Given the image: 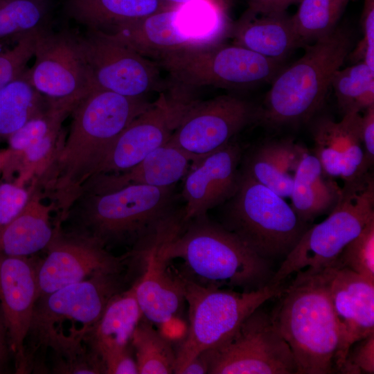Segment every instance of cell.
<instances>
[{"instance_id": "ac0fdd59", "label": "cell", "mask_w": 374, "mask_h": 374, "mask_svg": "<svg viewBox=\"0 0 374 374\" xmlns=\"http://www.w3.org/2000/svg\"><path fill=\"white\" fill-rule=\"evenodd\" d=\"M177 114L166 96L161 93L157 101L132 121L116 138L93 177L123 172L138 164L169 141L177 125Z\"/></svg>"}, {"instance_id": "cb8c5ba5", "label": "cell", "mask_w": 374, "mask_h": 374, "mask_svg": "<svg viewBox=\"0 0 374 374\" xmlns=\"http://www.w3.org/2000/svg\"><path fill=\"white\" fill-rule=\"evenodd\" d=\"M193 161L190 156L168 141L128 170L96 175L86 184L101 188H116L132 184L171 186L185 177Z\"/></svg>"}, {"instance_id": "74e56055", "label": "cell", "mask_w": 374, "mask_h": 374, "mask_svg": "<svg viewBox=\"0 0 374 374\" xmlns=\"http://www.w3.org/2000/svg\"><path fill=\"white\" fill-rule=\"evenodd\" d=\"M52 371L62 374L105 373L100 358L86 344L64 354L51 355Z\"/></svg>"}, {"instance_id": "2e32d148", "label": "cell", "mask_w": 374, "mask_h": 374, "mask_svg": "<svg viewBox=\"0 0 374 374\" xmlns=\"http://www.w3.org/2000/svg\"><path fill=\"white\" fill-rule=\"evenodd\" d=\"M46 257L37 262V299L100 272L124 269L125 254L115 256L98 241L55 225Z\"/></svg>"}, {"instance_id": "5b68a950", "label": "cell", "mask_w": 374, "mask_h": 374, "mask_svg": "<svg viewBox=\"0 0 374 374\" xmlns=\"http://www.w3.org/2000/svg\"><path fill=\"white\" fill-rule=\"evenodd\" d=\"M296 274L271 317L291 349L296 374L334 373L339 332L326 270Z\"/></svg>"}, {"instance_id": "d6986e66", "label": "cell", "mask_w": 374, "mask_h": 374, "mask_svg": "<svg viewBox=\"0 0 374 374\" xmlns=\"http://www.w3.org/2000/svg\"><path fill=\"white\" fill-rule=\"evenodd\" d=\"M37 294V262L0 253V309L17 373H24V344Z\"/></svg>"}, {"instance_id": "b9f144b4", "label": "cell", "mask_w": 374, "mask_h": 374, "mask_svg": "<svg viewBox=\"0 0 374 374\" xmlns=\"http://www.w3.org/2000/svg\"><path fill=\"white\" fill-rule=\"evenodd\" d=\"M362 26L364 37L350 57L355 62H364L374 71V0H364Z\"/></svg>"}, {"instance_id": "83f0119b", "label": "cell", "mask_w": 374, "mask_h": 374, "mask_svg": "<svg viewBox=\"0 0 374 374\" xmlns=\"http://www.w3.org/2000/svg\"><path fill=\"white\" fill-rule=\"evenodd\" d=\"M142 318L134 281L109 301L85 343L102 361L105 356L130 346L133 332Z\"/></svg>"}, {"instance_id": "4316f807", "label": "cell", "mask_w": 374, "mask_h": 374, "mask_svg": "<svg viewBox=\"0 0 374 374\" xmlns=\"http://www.w3.org/2000/svg\"><path fill=\"white\" fill-rule=\"evenodd\" d=\"M176 6L160 0H64L63 10L87 30L111 33L123 24Z\"/></svg>"}, {"instance_id": "f6af8a7d", "label": "cell", "mask_w": 374, "mask_h": 374, "mask_svg": "<svg viewBox=\"0 0 374 374\" xmlns=\"http://www.w3.org/2000/svg\"><path fill=\"white\" fill-rule=\"evenodd\" d=\"M157 326L160 334L172 344L181 341L188 329L187 322L181 316L172 317Z\"/></svg>"}, {"instance_id": "ba28073f", "label": "cell", "mask_w": 374, "mask_h": 374, "mask_svg": "<svg viewBox=\"0 0 374 374\" xmlns=\"http://www.w3.org/2000/svg\"><path fill=\"white\" fill-rule=\"evenodd\" d=\"M283 64L225 42L185 51L157 62L168 73L170 91L166 97L178 108L188 104L193 90L200 87L243 89L271 82L284 67Z\"/></svg>"}, {"instance_id": "e575fe53", "label": "cell", "mask_w": 374, "mask_h": 374, "mask_svg": "<svg viewBox=\"0 0 374 374\" xmlns=\"http://www.w3.org/2000/svg\"><path fill=\"white\" fill-rule=\"evenodd\" d=\"M333 265L349 269L374 283V218L344 247Z\"/></svg>"}, {"instance_id": "836d02e7", "label": "cell", "mask_w": 374, "mask_h": 374, "mask_svg": "<svg viewBox=\"0 0 374 374\" xmlns=\"http://www.w3.org/2000/svg\"><path fill=\"white\" fill-rule=\"evenodd\" d=\"M80 101L50 100L46 107L8 139L11 155H17L56 129L62 127Z\"/></svg>"}, {"instance_id": "681fc988", "label": "cell", "mask_w": 374, "mask_h": 374, "mask_svg": "<svg viewBox=\"0 0 374 374\" xmlns=\"http://www.w3.org/2000/svg\"><path fill=\"white\" fill-rule=\"evenodd\" d=\"M11 154V151L8 148H0V179L3 170L8 161Z\"/></svg>"}, {"instance_id": "603a6c76", "label": "cell", "mask_w": 374, "mask_h": 374, "mask_svg": "<svg viewBox=\"0 0 374 374\" xmlns=\"http://www.w3.org/2000/svg\"><path fill=\"white\" fill-rule=\"evenodd\" d=\"M143 269L134 280L135 296L143 317L158 326L179 316L186 303L184 283L170 262L159 257L155 251L143 257Z\"/></svg>"}, {"instance_id": "9c48e42d", "label": "cell", "mask_w": 374, "mask_h": 374, "mask_svg": "<svg viewBox=\"0 0 374 374\" xmlns=\"http://www.w3.org/2000/svg\"><path fill=\"white\" fill-rule=\"evenodd\" d=\"M227 202L221 224L269 261L284 259L312 225L283 197L242 170L238 188Z\"/></svg>"}, {"instance_id": "52a82bcc", "label": "cell", "mask_w": 374, "mask_h": 374, "mask_svg": "<svg viewBox=\"0 0 374 374\" xmlns=\"http://www.w3.org/2000/svg\"><path fill=\"white\" fill-rule=\"evenodd\" d=\"M228 6L226 1L193 0L123 24L109 34L157 63L171 55L224 42L233 24Z\"/></svg>"}, {"instance_id": "277c9868", "label": "cell", "mask_w": 374, "mask_h": 374, "mask_svg": "<svg viewBox=\"0 0 374 374\" xmlns=\"http://www.w3.org/2000/svg\"><path fill=\"white\" fill-rule=\"evenodd\" d=\"M161 258L181 260L177 271L203 286L251 292L270 284L271 262L244 244L206 215L187 221L179 232L155 251Z\"/></svg>"}, {"instance_id": "5bb4252c", "label": "cell", "mask_w": 374, "mask_h": 374, "mask_svg": "<svg viewBox=\"0 0 374 374\" xmlns=\"http://www.w3.org/2000/svg\"><path fill=\"white\" fill-rule=\"evenodd\" d=\"M78 39L93 89L145 98L148 93L163 88L157 63L110 34L87 29L84 33H78Z\"/></svg>"}, {"instance_id": "9a60e30c", "label": "cell", "mask_w": 374, "mask_h": 374, "mask_svg": "<svg viewBox=\"0 0 374 374\" xmlns=\"http://www.w3.org/2000/svg\"><path fill=\"white\" fill-rule=\"evenodd\" d=\"M33 57V65L27 69L29 80L45 98L80 101L93 89L78 33L51 28L39 33Z\"/></svg>"}, {"instance_id": "484cf974", "label": "cell", "mask_w": 374, "mask_h": 374, "mask_svg": "<svg viewBox=\"0 0 374 374\" xmlns=\"http://www.w3.org/2000/svg\"><path fill=\"white\" fill-rule=\"evenodd\" d=\"M44 199L37 188L24 209L0 231L1 253L28 257L48 247L55 231L51 216L54 209Z\"/></svg>"}, {"instance_id": "8fae6325", "label": "cell", "mask_w": 374, "mask_h": 374, "mask_svg": "<svg viewBox=\"0 0 374 374\" xmlns=\"http://www.w3.org/2000/svg\"><path fill=\"white\" fill-rule=\"evenodd\" d=\"M341 198L321 222L311 225L285 257L270 284H282L303 269L332 266L344 247L374 218V182L369 173L344 184Z\"/></svg>"}, {"instance_id": "f907efd6", "label": "cell", "mask_w": 374, "mask_h": 374, "mask_svg": "<svg viewBox=\"0 0 374 374\" xmlns=\"http://www.w3.org/2000/svg\"><path fill=\"white\" fill-rule=\"evenodd\" d=\"M160 1L168 3L174 4V5H182L184 3H187L190 1H192L193 0H160ZM214 1H229V0H214Z\"/></svg>"}, {"instance_id": "1f68e13d", "label": "cell", "mask_w": 374, "mask_h": 374, "mask_svg": "<svg viewBox=\"0 0 374 374\" xmlns=\"http://www.w3.org/2000/svg\"><path fill=\"white\" fill-rule=\"evenodd\" d=\"M331 86L344 114L360 113L374 105V71L362 61L337 70Z\"/></svg>"}, {"instance_id": "4fadbf2b", "label": "cell", "mask_w": 374, "mask_h": 374, "mask_svg": "<svg viewBox=\"0 0 374 374\" xmlns=\"http://www.w3.org/2000/svg\"><path fill=\"white\" fill-rule=\"evenodd\" d=\"M257 115L258 107L234 95L194 100L181 108L168 141L195 161L231 141Z\"/></svg>"}, {"instance_id": "4dcf8cb0", "label": "cell", "mask_w": 374, "mask_h": 374, "mask_svg": "<svg viewBox=\"0 0 374 374\" xmlns=\"http://www.w3.org/2000/svg\"><path fill=\"white\" fill-rule=\"evenodd\" d=\"M139 374L175 373L176 351L154 324L143 317L130 341Z\"/></svg>"}, {"instance_id": "44dd1931", "label": "cell", "mask_w": 374, "mask_h": 374, "mask_svg": "<svg viewBox=\"0 0 374 374\" xmlns=\"http://www.w3.org/2000/svg\"><path fill=\"white\" fill-rule=\"evenodd\" d=\"M362 116L352 112L336 122L324 116L312 127L314 154L323 172L332 178H341L344 184L356 181L370 169L365 160L361 138Z\"/></svg>"}, {"instance_id": "30bf717a", "label": "cell", "mask_w": 374, "mask_h": 374, "mask_svg": "<svg viewBox=\"0 0 374 374\" xmlns=\"http://www.w3.org/2000/svg\"><path fill=\"white\" fill-rule=\"evenodd\" d=\"M181 278L188 321L186 335L175 350L177 374L196 356L224 342L251 313L267 301L278 297L285 289L283 283L269 284L257 290L242 292L203 286Z\"/></svg>"}, {"instance_id": "c3c4849f", "label": "cell", "mask_w": 374, "mask_h": 374, "mask_svg": "<svg viewBox=\"0 0 374 374\" xmlns=\"http://www.w3.org/2000/svg\"><path fill=\"white\" fill-rule=\"evenodd\" d=\"M208 364L204 356L200 353L190 361L180 371L179 374L208 373Z\"/></svg>"}, {"instance_id": "ab89813d", "label": "cell", "mask_w": 374, "mask_h": 374, "mask_svg": "<svg viewBox=\"0 0 374 374\" xmlns=\"http://www.w3.org/2000/svg\"><path fill=\"white\" fill-rule=\"evenodd\" d=\"M339 373H374V333L355 342L349 348Z\"/></svg>"}, {"instance_id": "f1b7e54d", "label": "cell", "mask_w": 374, "mask_h": 374, "mask_svg": "<svg viewBox=\"0 0 374 374\" xmlns=\"http://www.w3.org/2000/svg\"><path fill=\"white\" fill-rule=\"evenodd\" d=\"M27 69L0 89V141L7 139L49 102L33 86Z\"/></svg>"}, {"instance_id": "7dc6e473", "label": "cell", "mask_w": 374, "mask_h": 374, "mask_svg": "<svg viewBox=\"0 0 374 374\" xmlns=\"http://www.w3.org/2000/svg\"><path fill=\"white\" fill-rule=\"evenodd\" d=\"M10 355L7 329L0 309V373L6 368Z\"/></svg>"}, {"instance_id": "6da1fadb", "label": "cell", "mask_w": 374, "mask_h": 374, "mask_svg": "<svg viewBox=\"0 0 374 374\" xmlns=\"http://www.w3.org/2000/svg\"><path fill=\"white\" fill-rule=\"evenodd\" d=\"M175 185L127 184L101 188L86 184L62 224L106 249L125 247L145 256L175 237L184 223V205ZM109 250V249H108Z\"/></svg>"}, {"instance_id": "8992f818", "label": "cell", "mask_w": 374, "mask_h": 374, "mask_svg": "<svg viewBox=\"0 0 374 374\" xmlns=\"http://www.w3.org/2000/svg\"><path fill=\"white\" fill-rule=\"evenodd\" d=\"M305 46L303 55L272 80L258 107L257 121L278 127L309 121L323 105L335 71L349 55L351 37L348 30L337 27Z\"/></svg>"}, {"instance_id": "60d3db41", "label": "cell", "mask_w": 374, "mask_h": 374, "mask_svg": "<svg viewBox=\"0 0 374 374\" xmlns=\"http://www.w3.org/2000/svg\"><path fill=\"white\" fill-rule=\"evenodd\" d=\"M260 148L284 172L293 177L301 161L308 152L300 145L290 141L267 143Z\"/></svg>"}, {"instance_id": "e0dca14e", "label": "cell", "mask_w": 374, "mask_h": 374, "mask_svg": "<svg viewBox=\"0 0 374 374\" xmlns=\"http://www.w3.org/2000/svg\"><path fill=\"white\" fill-rule=\"evenodd\" d=\"M242 149L233 141L192 162L180 194L184 202V223L207 214L229 201L237 191L241 177Z\"/></svg>"}, {"instance_id": "8d00e7d4", "label": "cell", "mask_w": 374, "mask_h": 374, "mask_svg": "<svg viewBox=\"0 0 374 374\" xmlns=\"http://www.w3.org/2000/svg\"><path fill=\"white\" fill-rule=\"evenodd\" d=\"M37 188L35 184L0 179V231L24 209Z\"/></svg>"}, {"instance_id": "f35d334b", "label": "cell", "mask_w": 374, "mask_h": 374, "mask_svg": "<svg viewBox=\"0 0 374 374\" xmlns=\"http://www.w3.org/2000/svg\"><path fill=\"white\" fill-rule=\"evenodd\" d=\"M37 35L24 37L12 47L0 51V89L28 68L27 64L33 57Z\"/></svg>"}, {"instance_id": "d4e9b609", "label": "cell", "mask_w": 374, "mask_h": 374, "mask_svg": "<svg viewBox=\"0 0 374 374\" xmlns=\"http://www.w3.org/2000/svg\"><path fill=\"white\" fill-rule=\"evenodd\" d=\"M342 194V188L323 172L316 156L308 152L295 172L290 197L297 216L312 224L316 218L335 208Z\"/></svg>"}, {"instance_id": "7a4b0ae2", "label": "cell", "mask_w": 374, "mask_h": 374, "mask_svg": "<svg viewBox=\"0 0 374 374\" xmlns=\"http://www.w3.org/2000/svg\"><path fill=\"white\" fill-rule=\"evenodd\" d=\"M152 105L93 89L73 110L68 134L37 186L56 213L61 224L82 187L94 175L106 150L126 126Z\"/></svg>"}, {"instance_id": "7402d4cb", "label": "cell", "mask_w": 374, "mask_h": 374, "mask_svg": "<svg viewBox=\"0 0 374 374\" xmlns=\"http://www.w3.org/2000/svg\"><path fill=\"white\" fill-rule=\"evenodd\" d=\"M229 37L233 44L280 62L303 46L292 16L286 11L263 12L248 8L233 22Z\"/></svg>"}, {"instance_id": "d590c367", "label": "cell", "mask_w": 374, "mask_h": 374, "mask_svg": "<svg viewBox=\"0 0 374 374\" xmlns=\"http://www.w3.org/2000/svg\"><path fill=\"white\" fill-rule=\"evenodd\" d=\"M241 170L280 197H290L294 177L284 172L260 147L245 157Z\"/></svg>"}, {"instance_id": "bcb514c9", "label": "cell", "mask_w": 374, "mask_h": 374, "mask_svg": "<svg viewBox=\"0 0 374 374\" xmlns=\"http://www.w3.org/2000/svg\"><path fill=\"white\" fill-rule=\"evenodd\" d=\"M301 0H247L249 8L263 12H285Z\"/></svg>"}, {"instance_id": "7bdbcfd3", "label": "cell", "mask_w": 374, "mask_h": 374, "mask_svg": "<svg viewBox=\"0 0 374 374\" xmlns=\"http://www.w3.org/2000/svg\"><path fill=\"white\" fill-rule=\"evenodd\" d=\"M131 346L112 353L102 359L106 374H139Z\"/></svg>"}, {"instance_id": "ee69618b", "label": "cell", "mask_w": 374, "mask_h": 374, "mask_svg": "<svg viewBox=\"0 0 374 374\" xmlns=\"http://www.w3.org/2000/svg\"><path fill=\"white\" fill-rule=\"evenodd\" d=\"M361 138L365 160L371 168L374 161V105L365 109L362 116Z\"/></svg>"}, {"instance_id": "3957f363", "label": "cell", "mask_w": 374, "mask_h": 374, "mask_svg": "<svg viewBox=\"0 0 374 374\" xmlns=\"http://www.w3.org/2000/svg\"><path fill=\"white\" fill-rule=\"evenodd\" d=\"M123 271L98 273L37 299L24 344V373L39 368L48 350L61 355L86 344L109 301L132 285Z\"/></svg>"}, {"instance_id": "f546056e", "label": "cell", "mask_w": 374, "mask_h": 374, "mask_svg": "<svg viewBox=\"0 0 374 374\" xmlns=\"http://www.w3.org/2000/svg\"><path fill=\"white\" fill-rule=\"evenodd\" d=\"M51 0H0V44L52 28Z\"/></svg>"}, {"instance_id": "d6a6232c", "label": "cell", "mask_w": 374, "mask_h": 374, "mask_svg": "<svg viewBox=\"0 0 374 374\" xmlns=\"http://www.w3.org/2000/svg\"><path fill=\"white\" fill-rule=\"evenodd\" d=\"M349 0H301L292 17L303 46L330 34L336 28Z\"/></svg>"}, {"instance_id": "ffe728a7", "label": "cell", "mask_w": 374, "mask_h": 374, "mask_svg": "<svg viewBox=\"0 0 374 374\" xmlns=\"http://www.w3.org/2000/svg\"><path fill=\"white\" fill-rule=\"evenodd\" d=\"M326 270L339 332V373L349 348L374 333V283L345 267L332 265Z\"/></svg>"}, {"instance_id": "7c38bea8", "label": "cell", "mask_w": 374, "mask_h": 374, "mask_svg": "<svg viewBox=\"0 0 374 374\" xmlns=\"http://www.w3.org/2000/svg\"><path fill=\"white\" fill-rule=\"evenodd\" d=\"M209 374H296L291 349L260 307L216 347L202 353Z\"/></svg>"}]
</instances>
